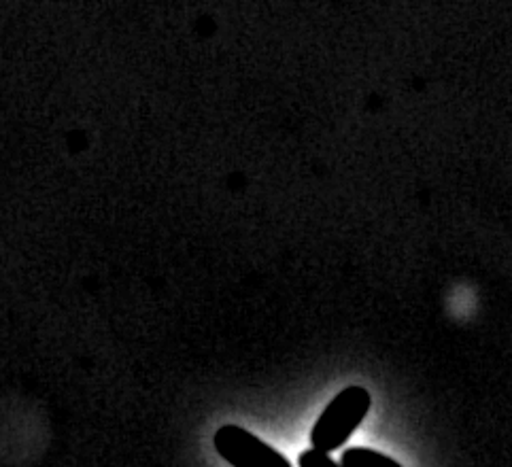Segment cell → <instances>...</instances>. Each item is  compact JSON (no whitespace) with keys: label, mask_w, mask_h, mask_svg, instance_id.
I'll return each mask as SVG.
<instances>
[{"label":"cell","mask_w":512,"mask_h":467,"mask_svg":"<svg viewBox=\"0 0 512 467\" xmlns=\"http://www.w3.org/2000/svg\"><path fill=\"white\" fill-rule=\"evenodd\" d=\"M372 397L364 387H347L326 406L313 427L311 444L321 453H332L355 434L370 410Z\"/></svg>","instance_id":"1"},{"label":"cell","mask_w":512,"mask_h":467,"mask_svg":"<svg viewBox=\"0 0 512 467\" xmlns=\"http://www.w3.org/2000/svg\"><path fill=\"white\" fill-rule=\"evenodd\" d=\"M213 442L215 451L232 467H292L275 448H270L238 425L221 427Z\"/></svg>","instance_id":"2"},{"label":"cell","mask_w":512,"mask_h":467,"mask_svg":"<svg viewBox=\"0 0 512 467\" xmlns=\"http://www.w3.org/2000/svg\"><path fill=\"white\" fill-rule=\"evenodd\" d=\"M340 465L343 467H402L391 457H385L377 451H372V448H362V446H353L343 451Z\"/></svg>","instance_id":"3"},{"label":"cell","mask_w":512,"mask_h":467,"mask_svg":"<svg viewBox=\"0 0 512 467\" xmlns=\"http://www.w3.org/2000/svg\"><path fill=\"white\" fill-rule=\"evenodd\" d=\"M300 467H343L340 463L332 461L328 453H321L317 448H311V451H304L298 459Z\"/></svg>","instance_id":"4"}]
</instances>
